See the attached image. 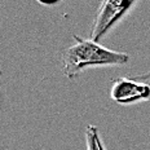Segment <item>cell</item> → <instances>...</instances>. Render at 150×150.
Listing matches in <instances>:
<instances>
[{
	"mask_svg": "<svg viewBox=\"0 0 150 150\" xmlns=\"http://www.w3.org/2000/svg\"><path fill=\"white\" fill-rule=\"evenodd\" d=\"M75 43L69 45L61 56L62 73L67 79L78 78L88 67L123 66L128 64L129 56L101 45L92 39H82L74 35Z\"/></svg>",
	"mask_w": 150,
	"mask_h": 150,
	"instance_id": "obj_1",
	"label": "cell"
},
{
	"mask_svg": "<svg viewBox=\"0 0 150 150\" xmlns=\"http://www.w3.org/2000/svg\"><path fill=\"white\" fill-rule=\"evenodd\" d=\"M139 0H101L91 30V39L100 43L131 12Z\"/></svg>",
	"mask_w": 150,
	"mask_h": 150,
	"instance_id": "obj_2",
	"label": "cell"
},
{
	"mask_svg": "<svg viewBox=\"0 0 150 150\" xmlns=\"http://www.w3.org/2000/svg\"><path fill=\"white\" fill-rule=\"evenodd\" d=\"M110 98L119 105L150 102V71L136 78H117L111 80Z\"/></svg>",
	"mask_w": 150,
	"mask_h": 150,
	"instance_id": "obj_3",
	"label": "cell"
},
{
	"mask_svg": "<svg viewBox=\"0 0 150 150\" xmlns=\"http://www.w3.org/2000/svg\"><path fill=\"white\" fill-rule=\"evenodd\" d=\"M86 145H87V150H106L104 142L101 140L98 128L93 124H89L86 128Z\"/></svg>",
	"mask_w": 150,
	"mask_h": 150,
	"instance_id": "obj_4",
	"label": "cell"
},
{
	"mask_svg": "<svg viewBox=\"0 0 150 150\" xmlns=\"http://www.w3.org/2000/svg\"><path fill=\"white\" fill-rule=\"evenodd\" d=\"M36 3H39L40 5H44V7H54V5L60 4L62 0H35Z\"/></svg>",
	"mask_w": 150,
	"mask_h": 150,
	"instance_id": "obj_5",
	"label": "cell"
}]
</instances>
